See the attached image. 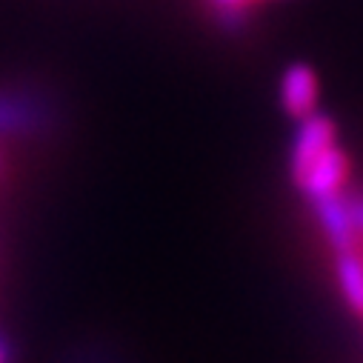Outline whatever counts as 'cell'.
<instances>
[{"instance_id":"3","label":"cell","mask_w":363,"mask_h":363,"mask_svg":"<svg viewBox=\"0 0 363 363\" xmlns=\"http://www.w3.org/2000/svg\"><path fill=\"white\" fill-rule=\"evenodd\" d=\"M281 101H284V109L295 118L312 115L318 104V74L303 63L289 66L281 80Z\"/></svg>"},{"instance_id":"7","label":"cell","mask_w":363,"mask_h":363,"mask_svg":"<svg viewBox=\"0 0 363 363\" xmlns=\"http://www.w3.org/2000/svg\"><path fill=\"white\" fill-rule=\"evenodd\" d=\"M352 218H354V226H357V229H363V203L352 206Z\"/></svg>"},{"instance_id":"6","label":"cell","mask_w":363,"mask_h":363,"mask_svg":"<svg viewBox=\"0 0 363 363\" xmlns=\"http://www.w3.org/2000/svg\"><path fill=\"white\" fill-rule=\"evenodd\" d=\"M212 4L218 9H223V12H243L252 4V0H212Z\"/></svg>"},{"instance_id":"4","label":"cell","mask_w":363,"mask_h":363,"mask_svg":"<svg viewBox=\"0 0 363 363\" xmlns=\"http://www.w3.org/2000/svg\"><path fill=\"white\" fill-rule=\"evenodd\" d=\"M318 203V215H320V223L329 235V240L343 252L352 246V238H354V218H352V206H346L337 195H329V198H320L315 201Z\"/></svg>"},{"instance_id":"5","label":"cell","mask_w":363,"mask_h":363,"mask_svg":"<svg viewBox=\"0 0 363 363\" xmlns=\"http://www.w3.org/2000/svg\"><path fill=\"white\" fill-rule=\"evenodd\" d=\"M337 278H340V289H343L349 306H352L354 312H363V263H360L349 249L340 252Z\"/></svg>"},{"instance_id":"2","label":"cell","mask_w":363,"mask_h":363,"mask_svg":"<svg viewBox=\"0 0 363 363\" xmlns=\"http://www.w3.org/2000/svg\"><path fill=\"white\" fill-rule=\"evenodd\" d=\"M346 169H349V160L346 155L337 149V143L298 180V186L312 198V201H320V198H329V195H337L343 180H346Z\"/></svg>"},{"instance_id":"1","label":"cell","mask_w":363,"mask_h":363,"mask_svg":"<svg viewBox=\"0 0 363 363\" xmlns=\"http://www.w3.org/2000/svg\"><path fill=\"white\" fill-rule=\"evenodd\" d=\"M335 146V126L329 118H303V126L298 132L295 149H292V174L301 180L329 149Z\"/></svg>"}]
</instances>
